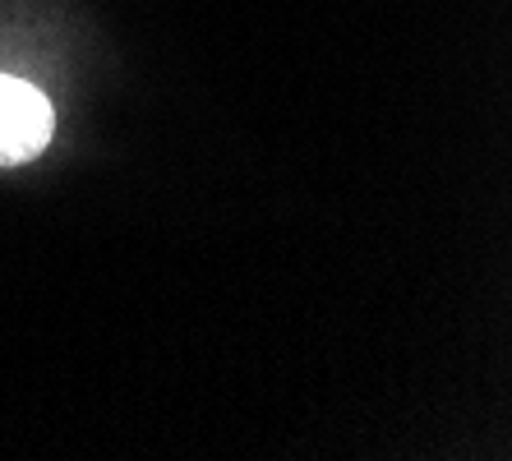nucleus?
<instances>
[{
    "instance_id": "1",
    "label": "nucleus",
    "mask_w": 512,
    "mask_h": 461,
    "mask_svg": "<svg viewBox=\"0 0 512 461\" xmlns=\"http://www.w3.org/2000/svg\"><path fill=\"white\" fill-rule=\"evenodd\" d=\"M56 116L51 102L42 97V88L0 74V166H19L28 157H37L51 143Z\"/></svg>"
}]
</instances>
